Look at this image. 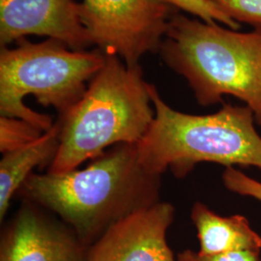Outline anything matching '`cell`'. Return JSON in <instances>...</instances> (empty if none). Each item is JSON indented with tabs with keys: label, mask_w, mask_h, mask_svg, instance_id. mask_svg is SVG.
I'll return each mask as SVG.
<instances>
[{
	"label": "cell",
	"mask_w": 261,
	"mask_h": 261,
	"mask_svg": "<svg viewBox=\"0 0 261 261\" xmlns=\"http://www.w3.org/2000/svg\"><path fill=\"white\" fill-rule=\"evenodd\" d=\"M161 175L140 165L137 144H118L83 169L31 173L19 190L51 210L89 247L116 222L159 202Z\"/></svg>",
	"instance_id": "obj_1"
},
{
	"label": "cell",
	"mask_w": 261,
	"mask_h": 261,
	"mask_svg": "<svg viewBox=\"0 0 261 261\" xmlns=\"http://www.w3.org/2000/svg\"><path fill=\"white\" fill-rule=\"evenodd\" d=\"M149 84L140 65L129 67L118 56L106 63L85 93L57 121L59 144L49 173H65L118 144H138L155 117Z\"/></svg>",
	"instance_id": "obj_2"
},
{
	"label": "cell",
	"mask_w": 261,
	"mask_h": 261,
	"mask_svg": "<svg viewBox=\"0 0 261 261\" xmlns=\"http://www.w3.org/2000/svg\"><path fill=\"white\" fill-rule=\"evenodd\" d=\"M159 54L186 79L199 105L233 96L246 103L261 126V30L239 32L176 12Z\"/></svg>",
	"instance_id": "obj_3"
},
{
	"label": "cell",
	"mask_w": 261,
	"mask_h": 261,
	"mask_svg": "<svg viewBox=\"0 0 261 261\" xmlns=\"http://www.w3.org/2000/svg\"><path fill=\"white\" fill-rule=\"evenodd\" d=\"M149 93L155 117L137 144L146 171L162 175L169 168L184 178L202 162L261 168V137L250 108L224 105L212 114L194 115L170 108L153 84Z\"/></svg>",
	"instance_id": "obj_4"
},
{
	"label": "cell",
	"mask_w": 261,
	"mask_h": 261,
	"mask_svg": "<svg viewBox=\"0 0 261 261\" xmlns=\"http://www.w3.org/2000/svg\"><path fill=\"white\" fill-rule=\"evenodd\" d=\"M105 63L103 51L74 50L49 38L41 43L23 38L18 47H1V116L24 120L44 132L50 130L51 117L29 109L24 97L34 96L38 103L53 107L62 116L82 99L86 84Z\"/></svg>",
	"instance_id": "obj_5"
},
{
	"label": "cell",
	"mask_w": 261,
	"mask_h": 261,
	"mask_svg": "<svg viewBox=\"0 0 261 261\" xmlns=\"http://www.w3.org/2000/svg\"><path fill=\"white\" fill-rule=\"evenodd\" d=\"M82 17L93 44L120 56L129 67L146 53H159L177 9L161 0H84Z\"/></svg>",
	"instance_id": "obj_6"
},
{
	"label": "cell",
	"mask_w": 261,
	"mask_h": 261,
	"mask_svg": "<svg viewBox=\"0 0 261 261\" xmlns=\"http://www.w3.org/2000/svg\"><path fill=\"white\" fill-rule=\"evenodd\" d=\"M174 214L159 201L128 215L89 246L86 261H176L167 241Z\"/></svg>",
	"instance_id": "obj_7"
},
{
	"label": "cell",
	"mask_w": 261,
	"mask_h": 261,
	"mask_svg": "<svg viewBox=\"0 0 261 261\" xmlns=\"http://www.w3.org/2000/svg\"><path fill=\"white\" fill-rule=\"evenodd\" d=\"M47 36L74 50L93 45L75 0H0V45L27 35Z\"/></svg>",
	"instance_id": "obj_8"
},
{
	"label": "cell",
	"mask_w": 261,
	"mask_h": 261,
	"mask_svg": "<svg viewBox=\"0 0 261 261\" xmlns=\"http://www.w3.org/2000/svg\"><path fill=\"white\" fill-rule=\"evenodd\" d=\"M28 202L2 235L0 261H86L89 247Z\"/></svg>",
	"instance_id": "obj_9"
},
{
	"label": "cell",
	"mask_w": 261,
	"mask_h": 261,
	"mask_svg": "<svg viewBox=\"0 0 261 261\" xmlns=\"http://www.w3.org/2000/svg\"><path fill=\"white\" fill-rule=\"evenodd\" d=\"M200 250L198 255H214L233 251H261V236L246 217H222L205 204L196 202L191 211Z\"/></svg>",
	"instance_id": "obj_10"
},
{
	"label": "cell",
	"mask_w": 261,
	"mask_h": 261,
	"mask_svg": "<svg viewBox=\"0 0 261 261\" xmlns=\"http://www.w3.org/2000/svg\"><path fill=\"white\" fill-rule=\"evenodd\" d=\"M59 144V125L45 132L41 138L28 145L3 155L0 162V220L8 211L10 201L16 192L33 173L36 167L50 163L56 156Z\"/></svg>",
	"instance_id": "obj_11"
},
{
	"label": "cell",
	"mask_w": 261,
	"mask_h": 261,
	"mask_svg": "<svg viewBox=\"0 0 261 261\" xmlns=\"http://www.w3.org/2000/svg\"><path fill=\"white\" fill-rule=\"evenodd\" d=\"M45 132L28 122L7 116L0 117V151L7 154L35 141Z\"/></svg>",
	"instance_id": "obj_12"
},
{
	"label": "cell",
	"mask_w": 261,
	"mask_h": 261,
	"mask_svg": "<svg viewBox=\"0 0 261 261\" xmlns=\"http://www.w3.org/2000/svg\"><path fill=\"white\" fill-rule=\"evenodd\" d=\"M176 9L185 11L189 14L198 17L207 23L214 24L216 21L222 22L228 28L238 30L240 23L225 15L222 10L210 0H161Z\"/></svg>",
	"instance_id": "obj_13"
},
{
	"label": "cell",
	"mask_w": 261,
	"mask_h": 261,
	"mask_svg": "<svg viewBox=\"0 0 261 261\" xmlns=\"http://www.w3.org/2000/svg\"><path fill=\"white\" fill-rule=\"evenodd\" d=\"M234 21L261 30V0H210Z\"/></svg>",
	"instance_id": "obj_14"
},
{
	"label": "cell",
	"mask_w": 261,
	"mask_h": 261,
	"mask_svg": "<svg viewBox=\"0 0 261 261\" xmlns=\"http://www.w3.org/2000/svg\"><path fill=\"white\" fill-rule=\"evenodd\" d=\"M223 182L230 192L240 196H251L261 201V182L246 175L233 167L225 168Z\"/></svg>",
	"instance_id": "obj_15"
},
{
	"label": "cell",
	"mask_w": 261,
	"mask_h": 261,
	"mask_svg": "<svg viewBox=\"0 0 261 261\" xmlns=\"http://www.w3.org/2000/svg\"><path fill=\"white\" fill-rule=\"evenodd\" d=\"M197 254V253H196ZM198 261H260V252L233 251L214 255H198Z\"/></svg>",
	"instance_id": "obj_16"
},
{
	"label": "cell",
	"mask_w": 261,
	"mask_h": 261,
	"mask_svg": "<svg viewBox=\"0 0 261 261\" xmlns=\"http://www.w3.org/2000/svg\"><path fill=\"white\" fill-rule=\"evenodd\" d=\"M177 261H198L196 252L191 250H186L178 254Z\"/></svg>",
	"instance_id": "obj_17"
}]
</instances>
